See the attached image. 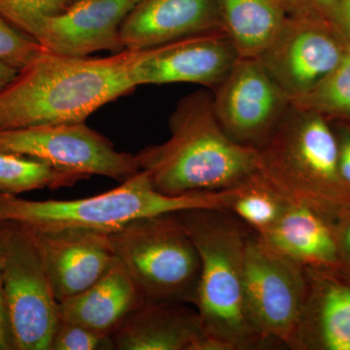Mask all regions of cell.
<instances>
[{
    "label": "cell",
    "mask_w": 350,
    "mask_h": 350,
    "mask_svg": "<svg viewBox=\"0 0 350 350\" xmlns=\"http://www.w3.org/2000/svg\"><path fill=\"white\" fill-rule=\"evenodd\" d=\"M135 54L75 57L46 51L0 92V131L85 123L137 88L130 75Z\"/></svg>",
    "instance_id": "1"
},
{
    "label": "cell",
    "mask_w": 350,
    "mask_h": 350,
    "mask_svg": "<svg viewBox=\"0 0 350 350\" xmlns=\"http://www.w3.org/2000/svg\"><path fill=\"white\" fill-rule=\"evenodd\" d=\"M170 137L135 154L138 169L162 194L213 192L241 185L258 172L256 148L231 139L219 125L213 94L184 96L170 118Z\"/></svg>",
    "instance_id": "2"
},
{
    "label": "cell",
    "mask_w": 350,
    "mask_h": 350,
    "mask_svg": "<svg viewBox=\"0 0 350 350\" xmlns=\"http://www.w3.org/2000/svg\"><path fill=\"white\" fill-rule=\"evenodd\" d=\"M199 251L200 275L194 304L204 331L227 350L265 344L247 310L244 260L250 234L226 211L177 213Z\"/></svg>",
    "instance_id": "3"
},
{
    "label": "cell",
    "mask_w": 350,
    "mask_h": 350,
    "mask_svg": "<svg viewBox=\"0 0 350 350\" xmlns=\"http://www.w3.org/2000/svg\"><path fill=\"white\" fill-rule=\"evenodd\" d=\"M237 187L167 196L157 191L142 170L103 194L69 200H29L0 193V221L33 231L79 229L112 234L137 219L191 209L229 211Z\"/></svg>",
    "instance_id": "4"
},
{
    "label": "cell",
    "mask_w": 350,
    "mask_h": 350,
    "mask_svg": "<svg viewBox=\"0 0 350 350\" xmlns=\"http://www.w3.org/2000/svg\"><path fill=\"white\" fill-rule=\"evenodd\" d=\"M257 150L258 172L287 202L325 215L350 206V186L338 172L337 137L321 114L290 105Z\"/></svg>",
    "instance_id": "5"
},
{
    "label": "cell",
    "mask_w": 350,
    "mask_h": 350,
    "mask_svg": "<svg viewBox=\"0 0 350 350\" xmlns=\"http://www.w3.org/2000/svg\"><path fill=\"white\" fill-rule=\"evenodd\" d=\"M108 234L145 301L194 304L202 262L177 213L137 219Z\"/></svg>",
    "instance_id": "6"
},
{
    "label": "cell",
    "mask_w": 350,
    "mask_h": 350,
    "mask_svg": "<svg viewBox=\"0 0 350 350\" xmlns=\"http://www.w3.org/2000/svg\"><path fill=\"white\" fill-rule=\"evenodd\" d=\"M0 276L15 350H51L59 321V301L33 232L15 221H0Z\"/></svg>",
    "instance_id": "7"
},
{
    "label": "cell",
    "mask_w": 350,
    "mask_h": 350,
    "mask_svg": "<svg viewBox=\"0 0 350 350\" xmlns=\"http://www.w3.org/2000/svg\"><path fill=\"white\" fill-rule=\"evenodd\" d=\"M248 313L265 342L289 345L308 293V269L250 236L244 260Z\"/></svg>",
    "instance_id": "8"
},
{
    "label": "cell",
    "mask_w": 350,
    "mask_h": 350,
    "mask_svg": "<svg viewBox=\"0 0 350 350\" xmlns=\"http://www.w3.org/2000/svg\"><path fill=\"white\" fill-rule=\"evenodd\" d=\"M0 152L38 159L85 179L100 175L121 183L139 172L135 155L116 150L85 123L0 131Z\"/></svg>",
    "instance_id": "9"
},
{
    "label": "cell",
    "mask_w": 350,
    "mask_h": 350,
    "mask_svg": "<svg viewBox=\"0 0 350 350\" xmlns=\"http://www.w3.org/2000/svg\"><path fill=\"white\" fill-rule=\"evenodd\" d=\"M349 48L330 20L289 12L275 39L257 59L292 101L328 75Z\"/></svg>",
    "instance_id": "10"
},
{
    "label": "cell",
    "mask_w": 350,
    "mask_h": 350,
    "mask_svg": "<svg viewBox=\"0 0 350 350\" xmlns=\"http://www.w3.org/2000/svg\"><path fill=\"white\" fill-rule=\"evenodd\" d=\"M219 125L237 144L259 148L268 139L291 101L257 57H239L213 90Z\"/></svg>",
    "instance_id": "11"
},
{
    "label": "cell",
    "mask_w": 350,
    "mask_h": 350,
    "mask_svg": "<svg viewBox=\"0 0 350 350\" xmlns=\"http://www.w3.org/2000/svg\"><path fill=\"white\" fill-rule=\"evenodd\" d=\"M239 56L223 29L135 51L131 79L135 87L193 83L215 90Z\"/></svg>",
    "instance_id": "12"
},
{
    "label": "cell",
    "mask_w": 350,
    "mask_h": 350,
    "mask_svg": "<svg viewBox=\"0 0 350 350\" xmlns=\"http://www.w3.org/2000/svg\"><path fill=\"white\" fill-rule=\"evenodd\" d=\"M31 231L59 304L92 286L117 262L108 234L79 229Z\"/></svg>",
    "instance_id": "13"
},
{
    "label": "cell",
    "mask_w": 350,
    "mask_h": 350,
    "mask_svg": "<svg viewBox=\"0 0 350 350\" xmlns=\"http://www.w3.org/2000/svg\"><path fill=\"white\" fill-rule=\"evenodd\" d=\"M138 0H79L44 21L36 41L59 56L84 57L100 51H125L120 29Z\"/></svg>",
    "instance_id": "14"
},
{
    "label": "cell",
    "mask_w": 350,
    "mask_h": 350,
    "mask_svg": "<svg viewBox=\"0 0 350 350\" xmlns=\"http://www.w3.org/2000/svg\"><path fill=\"white\" fill-rule=\"evenodd\" d=\"M220 29L219 0H138L120 36L125 50L142 51Z\"/></svg>",
    "instance_id": "15"
},
{
    "label": "cell",
    "mask_w": 350,
    "mask_h": 350,
    "mask_svg": "<svg viewBox=\"0 0 350 350\" xmlns=\"http://www.w3.org/2000/svg\"><path fill=\"white\" fill-rule=\"evenodd\" d=\"M145 301L112 336L119 350H202L208 335L197 310Z\"/></svg>",
    "instance_id": "16"
},
{
    "label": "cell",
    "mask_w": 350,
    "mask_h": 350,
    "mask_svg": "<svg viewBox=\"0 0 350 350\" xmlns=\"http://www.w3.org/2000/svg\"><path fill=\"white\" fill-rule=\"evenodd\" d=\"M306 269L308 297L288 349L350 350V286Z\"/></svg>",
    "instance_id": "17"
},
{
    "label": "cell",
    "mask_w": 350,
    "mask_h": 350,
    "mask_svg": "<svg viewBox=\"0 0 350 350\" xmlns=\"http://www.w3.org/2000/svg\"><path fill=\"white\" fill-rule=\"evenodd\" d=\"M255 234L269 250L306 269L340 267L335 228L312 207L288 202L275 224Z\"/></svg>",
    "instance_id": "18"
},
{
    "label": "cell",
    "mask_w": 350,
    "mask_h": 350,
    "mask_svg": "<svg viewBox=\"0 0 350 350\" xmlns=\"http://www.w3.org/2000/svg\"><path fill=\"white\" fill-rule=\"evenodd\" d=\"M145 301L139 288L117 260L92 286L59 304V319L112 337Z\"/></svg>",
    "instance_id": "19"
},
{
    "label": "cell",
    "mask_w": 350,
    "mask_h": 350,
    "mask_svg": "<svg viewBox=\"0 0 350 350\" xmlns=\"http://www.w3.org/2000/svg\"><path fill=\"white\" fill-rule=\"evenodd\" d=\"M222 27L239 57H258L280 31L289 10L285 0H219Z\"/></svg>",
    "instance_id": "20"
},
{
    "label": "cell",
    "mask_w": 350,
    "mask_h": 350,
    "mask_svg": "<svg viewBox=\"0 0 350 350\" xmlns=\"http://www.w3.org/2000/svg\"><path fill=\"white\" fill-rule=\"evenodd\" d=\"M85 179L50 163L20 154L0 152V193L18 196L41 189L69 187Z\"/></svg>",
    "instance_id": "21"
},
{
    "label": "cell",
    "mask_w": 350,
    "mask_h": 350,
    "mask_svg": "<svg viewBox=\"0 0 350 350\" xmlns=\"http://www.w3.org/2000/svg\"><path fill=\"white\" fill-rule=\"evenodd\" d=\"M288 202L256 172L237 187L228 211L255 232H260L275 224Z\"/></svg>",
    "instance_id": "22"
},
{
    "label": "cell",
    "mask_w": 350,
    "mask_h": 350,
    "mask_svg": "<svg viewBox=\"0 0 350 350\" xmlns=\"http://www.w3.org/2000/svg\"><path fill=\"white\" fill-rule=\"evenodd\" d=\"M291 105L325 118L332 115L350 119V47L328 75Z\"/></svg>",
    "instance_id": "23"
},
{
    "label": "cell",
    "mask_w": 350,
    "mask_h": 350,
    "mask_svg": "<svg viewBox=\"0 0 350 350\" xmlns=\"http://www.w3.org/2000/svg\"><path fill=\"white\" fill-rule=\"evenodd\" d=\"M79 0H0V16L36 40L44 21L61 15Z\"/></svg>",
    "instance_id": "24"
},
{
    "label": "cell",
    "mask_w": 350,
    "mask_h": 350,
    "mask_svg": "<svg viewBox=\"0 0 350 350\" xmlns=\"http://www.w3.org/2000/svg\"><path fill=\"white\" fill-rule=\"evenodd\" d=\"M46 52L33 39L18 31L0 16V62L25 68Z\"/></svg>",
    "instance_id": "25"
},
{
    "label": "cell",
    "mask_w": 350,
    "mask_h": 350,
    "mask_svg": "<svg viewBox=\"0 0 350 350\" xmlns=\"http://www.w3.org/2000/svg\"><path fill=\"white\" fill-rule=\"evenodd\" d=\"M113 338L79 324L59 319L51 350L114 349Z\"/></svg>",
    "instance_id": "26"
},
{
    "label": "cell",
    "mask_w": 350,
    "mask_h": 350,
    "mask_svg": "<svg viewBox=\"0 0 350 350\" xmlns=\"http://www.w3.org/2000/svg\"><path fill=\"white\" fill-rule=\"evenodd\" d=\"M340 214V223L335 228L340 266L350 273V206L342 209Z\"/></svg>",
    "instance_id": "27"
},
{
    "label": "cell",
    "mask_w": 350,
    "mask_h": 350,
    "mask_svg": "<svg viewBox=\"0 0 350 350\" xmlns=\"http://www.w3.org/2000/svg\"><path fill=\"white\" fill-rule=\"evenodd\" d=\"M289 12L310 14L331 21L337 0H285Z\"/></svg>",
    "instance_id": "28"
},
{
    "label": "cell",
    "mask_w": 350,
    "mask_h": 350,
    "mask_svg": "<svg viewBox=\"0 0 350 350\" xmlns=\"http://www.w3.org/2000/svg\"><path fill=\"white\" fill-rule=\"evenodd\" d=\"M0 350H15L10 314L0 276Z\"/></svg>",
    "instance_id": "29"
},
{
    "label": "cell",
    "mask_w": 350,
    "mask_h": 350,
    "mask_svg": "<svg viewBox=\"0 0 350 350\" xmlns=\"http://www.w3.org/2000/svg\"><path fill=\"white\" fill-rule=\"evenodd\" d=\"M331 22L350 47V0H337Z\"/></svg>",
    "instance_id": "30"
},
{
    "label": "cell",
    "mask_w": 350,
    "mask_h": 350,
    "mask_svg": "<svg viewBox=\"0 0 350 350\" xmlns=\"http://www.w3.org/2000/svg\"><path fill=\"white\" fill-rule=\"evenodd\" d=\"M338 142V172L342 180L350 186V131H342Z\"/></svg>",
    "instance_id": "31"
},
{
    "label": "cell",
    "mask_w": 350,
    "mask_h": 350,
    "mask_svg": "<svg viewBox=\"0 0 350 350\" xmlns=\"http://www.w3.org/2000/svg\"><path fill=\"white\" fill-rule=\"evenodd\" d=\"M19 69L0 62V92L9 84L19 73Z\"/></svg>",
    "instance_id": "32"
}]
</instances>
